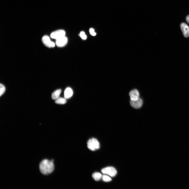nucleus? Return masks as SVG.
Segmentation results:
<instances>
[{
	"label": "nucleus",
	"mask_w": 189,
	"mask_h": 189,
	"mask_svg": "<svg viewBox=\"0 0 189 189\" xmlns=\"http://www.w3.org/2000/svg\"><path fill=\"white\" fill-rule=\"evenodd\" d=\"M54 160H51L45 159L40 162L39 169L40 172L44 175H48L51 174L54 171Z\"/></svg>",
	"instance_id": "nucleus-1"
},
{
	"label": "nucleus",
	"mask_w": 189,
	"mask_h": 189,
	"mask_svg": "<svg viewBox=\"0 0 189 189\" xmlns=\"http://www.w3.org/2000/svg\"><path fill=\"white\" fill-rule=\"evenodd\" d=\"M88 148L92 151H94L99 148L100 144L97 140L94 138L89 139L87 142Z\"/></svg>",
	"instance_id": "nucleus-2"
},
{
	"label": "nucleus",
	"mask_w": 189,
	"mask_h": 189,
	"mask_svg": "<svg viewBox=\"0 0 189 189\" xmlns=\"http://www.w3.org/2000/svg\"><path fill=\"white\" fill-rule=\"evenodd\" d=\"M101 172L103 174L108 175L111 177L115 176L117 174L116 170L112 167L104 168L101 170Z\"/></svg>",
	"instance_id": "nucleus-3"
},
{
	"label": "nucleus",
	"mask_w": 189,
	"mask_h": 189,
	"mask_svg": "<svg viewBox=\"0 0 189 189\" xmlns=\"http://www.w3.org/2000/svg\"><path fill=\"white\" fill-rule=\"evenodd\" d=\"M42 41L44 45L49 48H52L55 47V44L52 41L49 36L47 35L44 36L42 38Z\"/></svg>",
	"instance_id": "nucleus-4"
},
{
	"label": "nucleus",
	"mask_w": 189,
	"mask_h": 189,
	"mask_svg": "<svg viewBox=\"0 0 189 189\" xmlns=\"http://www.w3.org/2000/svg\"><path fill=\"white\" fill-rule=\"evenodd\" d=\"M65 32L64 30L60 29L52 32L50 36L51 38L57 40L65 36Z\"/></svg>",
	"instance_id": "nucleus-5"
},
{
	"label": "nucleus",
	"mask_w": 189,
	"mask_h": 189,
	"mask_svg": "<svg viewBox=\"0 0 189 189\" xmlns=\"http://www.w3.org/2000/svg\"><path fill=\"white\" fill-rule=\"evenodd\" d=\"M67 41V38L65 36L56 40V44L58 47H63L66 44Z\"/></svg>",
	"instance_id": "nucleus-6"
},
{
	"label": "nucleus",
	"mask_w": 189,
	"mask_h": 189,
	"mask_svg": "<svg viewBox=\"0 0 189 189\" xmlns=\"http://www.w3.org/2000/svg\"><path fill=\"white\" fill-rule=\"evenodd\" d=\"M180 28L184 37L189 36V27L186 23H182L180 24Z\"/></svg>",
	"instance_id": "nucleus-7"
},
{
	"label": "nucleus",
	"mask_w": 189,
	"mask_h": 189,
	"mask_svg": "<svg viewBox=\"0 0 189 189\" xmlns=\"http://www.w3.org/2000/svg\"><path fill=\"white\" fill-rule=\"evenodd\" d=\"M143 103L142 99L139 98L136 100H130V101L131 106L133 108L136 109L140 108L142 105Z\"/></svg>",
	"instance_id": "nucleus-8"
},
{
	"label": "nucleus",
	"mask_w": 189,
	"mask_h": 189,
	"mask_svg": "<svg viewBox=\"0 0 189 189\" xmlns=\"http://www.w3.org/2000/svg\"><path fill=\"white\" fill-rule=\"evenodd\" d=\"M129 95L131 100H136L139 98V93L136 89L132 90L129 93Z\"/></svg>",
	"instance_id": "nucleus-9"
},
{
	"label": "nucleus",
	"mask_w": 189,
	"mask_h": 189,
	"mask_svg": "<svg viewBox=\"0 0 189 189\" xmlns=\"http://www.w3.org/2000/svg\"><path fill=\"white\" fill-rule=\"evenodd\" d=\"M73 93V92L72 89L69 87H67L65 89L64 91V97L66 99L70 98L72 96Z\"/></svg>",
	"instance_id": "nucleus-10"
},
{
	"label": "nucleus",
	"mask_w": 189,
	"mask_h": 189,
	"mask_svg": "<svg viewBox=\"0 0 189 189\" xmlns=\"http://www.w3.org/2000/svg\"><path fill=\"white\" fill-rule=\"evenodd\" d=\"M61 91L60 89H59L54 91L52 94V98L53 99L56 100L59 98L61 92Z\"/></svg>",
	"instance_id": "nucleus-11"
},
{
	"label": "nucleus",
	"mask_w": 189,
	"mask_h": 189,
	"mask_svg": "<svg viewBox=\"0 0 189 189\" xmlns=\"http://www.w3.org/2000/svg\"><path fill=\"white\" fill-rule=\"evenodd\" d=\"M102 175L101 174L98 172L94 173L92 175V177L96 181H98L102 178Z\"/></svg>",
	"instance_id": "nucleus-12"
},
{
	"label": "nucleus",
	"mask_w": 189,
	"mask_h": 189,
	"mask_svg": "<svg viewBox=\"0 0 189 189\" xmlns=\"http://www.w3.org/2000/svg\"><path fill=\"white\" fill-rule=\"evenodd\" d=\"M55 103L59 104H64L66 102V98L62 97H59L55 101Z\"/></svg>",
	"instance_id": "nucleus-13"
},
{
	"label": "nucleus",
	"mask_w": 189,
	"mask_h": 189,
	"mask_svg": "<svg viewBox=\"0 0 189 189\" xmlns=\"http://www.w3.org/2000/svg\"><path fill=\"white\" fill-rule=\"evenodd\" d=\"M101 178L103 181L106 182H109L112 180V179L109 176L106 175H102Z\"/></svg>",
	"instance_id": "nucleus-14"
},
{
	"label": "nucleus",
	"mask_w": 189,
	"mask_h": 189,
	"mask_svg": "<svg viewBox=\"0 0 189 189\" xmlns=\"http://www.w3.org/2000/svg\"><path fill=\"white\" fill-rule=\"evenodd\" d=\"M6 88L1 83L0 85V96H1L4 93Z\"/></svg>",
	"instance_id": "nucleus-15"
},
{
	"label": "nucleus",
	"mask_w": 189,
	"mask_h": 189,
	"mask_svg": "<svg viewBox=\"0 0 189 189\" xmlns=\"http://www.w3.org/2000/svg\"><path fill=\"white\" fill-rule=\"evenodd\" d=\"M80 36L81 38L83 40H86L87 39V36L83 31H81L80 32Z\"/></svg>",
	"instance_id": "nucleus-16"
},
{
	"label": "nucleus",
	"mask_w": 189,
	"mask_h": 189,
	"mask_svg": "<svg viewBox=\"0 0 189 189\" xmlns=\"http://www.w3.org/2000/svg\"><path fill=\"white\" fill-rule=\"evenodd\" d=\"M89 32L90 34L92 36H95L96 35V33L95 32L94 29L93 28L90 29Z\"/></svg>",
	"instance_id": "nucleus-17"
},
{
	"label": "nucleus",
	"mask_w": 189,
	"mask_h": 189,
	"mask_svg": "<svg viewBox=\"0 0 189 189\" xmlns=\"http://www.w3.org/2000/svg\"><path fill=\"white\" fill-rule=\"evenodd\" d=\"M186 20L187 22L189 24V15H187L186 18Z\"/></svg>",
	"instance_id": "nucleus-18"
}]
</instances>
